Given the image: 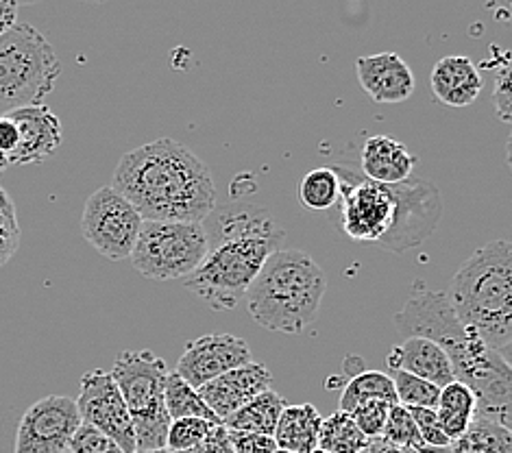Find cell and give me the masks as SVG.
<instances>
[{"label":"cell","instance_id":"6da1fadb","mask_svg":"<svg viewBox=\"0 0 512 453\" xmlns=\"http://www.w3.org/2000/svg\"><path fill=\"white\" fill-rule=\"evenodd\" d=\"M340 199L329 210L334 225L358 242L404 253L428 240L443 218V199L434 183L410 177L382 186L356 170L334 166Z\"/></svg>","mask_w":512,"mask_h":453},{"label":"cell","instance_id":"7a4b0ae2","mask_svg":"<svg viewBox=\"0 0 512 453\" xmlns=\"http://www.w3.org/2000/svg\"><path fill=\"white\" fill-rule=\"evenodd\" d=\"M112 188L153 223H203L216 210L210 168L188 146L153 140L123 155Z\"/></svg>","mask_w":512,"mask_h":453},{"label":"cell","instance_id":"3957f363","mask_svg":"<svg viewBox=\"0 0 512 453\" xmlns=\"http://www.w3.org/2000/svg\"><path fill=\"white\" fill-rule=\"evenodd\" d=\"M395 329L404 338H428L449 358L456 382L471 388L478 399V414L510 430L512 371L510 362L462 325L449 308L445 292L425 290L414 295L395 318Z\"/></svg>","mask_w":512,"mask_h":453},{"label":"cell","instance_id":"277c9868","mask_svg":"<svg viewBox=\"0 0 512 453\" xmlns=\"http://www.w3.org/2000/svg\"><path fill=\"white\" fill-rule=\"evenodd\" d=\"M458 321L506 362L512 358V249L493 240L475 251L445 292Z\"/></svg>","mask_w":512,"mask_h":453},{"label":"cell","instance_id":"5b68a950","mask_svg":"<svg viewBox=\"0 0 512 453\" xmlns=\"http://www.w3.org/2000/svg\"><path fill=\"white\" fill-rule=\"evenodd\" d=\"M325 290V273L308 253L277 249L247 290V310L271 332L301 334L319 316Z\"/></svg>","mask_w":512,"mask_h":453},{"label":"cell","instance_id":"8992f818","mask_svg":"<svg viewBox=\"0 0 512 453\" xmlns=\"http://www.w3.org/2000/svg\"><path fill=\"white\" fill-rule=\"evenodd\" d=\"M62 75L55 48L42 31L16 22L0 35V116L42 105Z\"/></svg>","mask_w":512,"mask_h":453},{"label":"cell","instance_id":"52a82bcc","mask_svg":"<svg viewBox=\"0 0 512 453\" xmlns=\"http://www.w3.org/2000/svg\"><path fill=\"white\" fill-rule=\"evenodd\" d=\"M112 377L131 414L136 451L164 449L170 427L164 403L166 362L149 349H127L114 362Z\"/></svg>","mask_w":512,"mask_h":453},{"label":"cell","instance_id":"ba28073f","mask_svg":"<svg viewBox=\"0 0 512 453\" xmlns=\"http://www.w3.org/2000/svg\"><path fill=\"white\" fill-rule=\"evenodd\" d=\"M277 249L273 242L253 238L216 242L184 284L212 310H234L258 277L266 257Z\"/></svg>","mask_w":512,"mask_h":453},{"label":"cell","instance_id":"9c48e42d","mask_svg":"<svg viewBox=\"0 0 512 453\" xmlns=\"http://www.w3.org/2000/svg\"><path fill=\"white\" fill-rule=\"evenodd\" d=\"M210 251V236L203 223H153L144 220L129 260L155 281L190 277Z\"/></svg>","mask_w":512,"mask_h":453},{"label":"cell","instance_id":"30bf717a","mask_svg":"<svg viewBox=\"0 0 512 453\" xmlns=\"http://www.w3.org/2000/svg\"><path fill=\"white\" fill-rule=\"evenodd\" d=\"M144 218L112 186L96 190L83 207L81 234L88 244L112 262L129 260Z\"/></svg>","mask_w":512,"mask_h":453},{"label":"cell","instance_id":"8fae6325","mask_svg":"<svg viewBox=\"0 0 512 453\" xmlns=\"http://www.w3.org/2000/svg\"><path fill=\"white\" fill-rule=\"evenodd\" d=\"M75 403L83 423L112 438L125 453H136V432H133L131 414L112 373L101 369L85 373Z\"/></svg>","mask_w":512,"mask_h":453},{"label":"cell","instance_id":"7c38bea8","mask_svg":"<svg viewBox=\"0 0 512 453\" xmlns=\"http://www.w3.org/2000/svg\"><path fill=\"white\" fill-rule=\"evenodd\" d=\"M81 423L75 399L48 395L24 412L14 453H66Z\"/></svg>","mask_w":512,"mask_h":453},{"label":"cell","instance_id":"4fadbf2b","mask_svg":"<svg viewBox=\"0 0 512 453\" xmlns=\"http://www.w3.org/2000/svg\"><path fill=\"white\" fill-rule=\"evenodd\" d=\"M249 362H253V355L245 340L234 334H207L188 342L175 373L194 390H199L216 377Z\"/></svg>","mask_w":512,"mask_h":453},{"label":"cell","instance_id":"5bb4252c","mask_svg":"<svg viewBox=\"0 0 512 453\" xmlns=\"http://www.w3.org/2000/svg\"><path fill=\"white\" fill-rule=\"evenodd\" d=\"M18 127V149L7 157L9 166L42 164L64 142L62 122L46 105H31L7 114Z\"/></svg>","mask_w":512,"mask_h":453},{"label":"cell","instance_id":"9a60e30c","mask_svg":"<svg viewBox=\"0 0 512 453\" xmlns=\"http://www.w3.org/2000/svg\"><path fill=\"white\" fill-rule=\"evenodd\" d=\"M273 373L268 366L260 362H249L245 366L229 371L214 382L201 386L197 393L205 401V406L214 412L218 421H225L229 414H234L242 406H247L251 399L271 390Z\"/></svg>","mask_w":512,"mask_h":453},{"label":"cell","instance_id":"2e32d148","mask_svg":"<svg viewBox=\"0 0 512 453\" xmlns=\"http://www.w3.org/2000/svg\"><path fill=\"white\" fill-rule=\"evenodd\" d=\"M356 75L373 103L397 105L414 94V75L397 53H377L356 59Z\"/></svg>","mask_w":512,"mask_h":453},{"label":"cell","instance_id":"e0dca14e","mask_svg":"<svg viewBox=\"0 0 512 453\" xmlns=\"http://www.w3.org/2000/svg\"><path fill=\"white\" fill-rule=\"evenodd\" d=\"M393 371H404L421 377L438 388L456 382L445 351L428 338H406L404 345L395 347L386 358Z\"/></svg>","mask_w":512,"mask_h":453},{"label":"cell","instance_id":"ac0fdd59","mask_svg":"<svg viewBox=\"0 0 512 453\" xmlns=\"http://www.w3.org/2000/svg\"><path fill=\"white\" fill-rule=\"evenodd\" d=\"M478 66L465 55H447L432 70V92L447 107H469L482 92Z\"/></svg>","mask_w":512,"mask_h":453},{"label":"cell","instance_id":"d6986e66","mask_svg":"<svg viewBox=\"0 0 512 453\" xmlns=\"http://www.w3.org/2000/svg\"><path fill=\"white\" fill-rule=\"evenodd\" d=\"M414 164H417V159L408 153L406 146L390 136L369 138L360 153V175L369 181L382 183V186L408 181Z\"/></svg>","mask_w":512,"mask_h":453},{"label":"cell","instance_id":"ffe728a7","mask_svg":"<svg viewBox=\"0 0 512 453\" xmlns=\"http://www.w3.org/2000/svg\"><path fill=\"white\" fill-rule=\"evenodd\" d=\"M216 242L234 240V238H253L273 242L275 247L284 242V229L279 227L271 214H266L260 207L234 205L225 207L216 214Z\"/></svg>","mask_w":512,"mask_h":453},{"label":"cell","instance_id":"44dd1931","mask_svg":"<svg viewBox=\"0 0 512 453\" xmlns=\"http://www.w3.org/2000/svg\"><path fill=\"white\" fill-rule=\"evenodd\" d=\"M323 416L312 403L286 406L275 427V445L290 453H312L319 449V432Z\"/></svg>","mask_w":512,"mask_h":453},{"label":"cell","instance_id":"7402d4cb","mask_svg":"<svg viewBox=\"0 0 512 453\" xmlns=\"http://www.w3.org/2000/svg\"><path fill=\"white\" fill-rule=\"evenodd\" d=\"M475 414H478V399L471 393V388L460 382H451L441 388L436 403V416L449 443H456L469 430Z\"/></svg>","mask_w":512,"mask_h":453},{"label":"cell","instance_id":"603a6c76","mask_svg":"<svg viewBox=\"0 0 512 453\" xmlns=\"http://www.w3.org/2000/svg\"><path fill=\"white\" fill-rule=\"evenodd\" d=\"M284 408H286L284 397L275 393V390H266V393L251 399L247 406H242L234 414H229L223 421V427L231 432L273 436L279 414H282Z\"/></svg>","mask_w":512,"mask_h":453},{"label":"cell","instance_id":"cb8c5ba5","mask_svg":"<svg viewBox=\"0 0 512 453\" xmlns=\"http://www.w3.org/2000/svg\"><path fill=\"white\" fill-rule=\"evenodd\" d=\"M451 453H512V432L484 416H475L469 430L456 443Z\"/></svg>","mask_w":512,"mask_h":453},{"label":"cell","instance_id":"d4e9b609","mask_svg":"<svg viewBox=\"0 0 512 453\" xmlns=\"http://www.w3.org/2000/svg\"><path fill=\"white\" fill-rule=\"evenodd\" d=\"M371 440L364 436L347 412L336 410L321 423L319 449L327 453H364Z\"/></svg>","mask_w":512,"mask_h":453},{"label":"cell","instance_id":"484cf974","mask_svg":"<svg viewBox=\"0 0 512 453\" xmlns=\"http://www.w3.org/2000/svg\"><path fill=\"white\" fill-rule=\"evenodd\" d=\"M371 399L386 401L390 406H395L397 395L390 375L380 371H364L356 377H351L343 390V395H340V412L349 414L353 408L360 406V403Z\"/></svg>","mask_w":512,"mask_h":453},{"label":"cell","instance_id":"4316f807","mask_svg":"<svg viewBox=\"0 0 512 453\" xmlns=\"http://www.w3.org/2000/svg\"><path fill=\"white\" fill-rule=\"evenodd\" d=\"M164 403H166V412L170 416V421L205 419L210 423H221L214 416V412L205 406V401L201 399L197 390H194L190 384H186L177 373H168L166 377Z\"/></svg>","mask_w":512,"mask_h":453},{"label":"cell","instance_id":"83f0119b","mask_svg":"<svg viewBox=\"0 0 512 453\" xmlns=\"http://www.w3.org/2000/svg\"><path fill=\"white\" fill-rule=\"evenodd\" d=\"M340 199V179L332 168H314L299 181V203L310 212H329Z\"/></svg>","mask_w":512,"mask_h":453},{"label":"cell","instance_id":"f1b7e54d","mask_svg":"<svg viewBox=\"0 0 512 453\" xmlns=\"http://www.w3.org/2000/svg\"><path fill=\"white\" fill-rule=\"evenodd\" d=\"M390 379H393L399 406L436 410L441 388L430 384V382H425V379H421V377L404 373V371H393V377Z\"/></svg>","mask_w":512,"mask_h":453},{"label":"cell","instance_id":"f546056e","mask_svg":"<svg viewBox=\"0 0 512 453\" xmlns=\"http://www.w3.org/2000/svg\"><path fill=\"white\" fill-rule=\"evenodd\" d=\"M384 443L395 445V447H410V449H428V445L423 443V438L419 436L417 425H414L412 416L408 412V408L399 406L395 403L393 408L388 412V421L382 432Z\"/></svg>","mask_w":512,"mask_h":453},{"label":"cell","instance_id":"4dcf8cb0","mask_svg":"<svg viewBox=\"0 0 512 453\" xmlns=\"http://www.w3.org/2000/svg\"><path fill=\"white\" fill-rule=\"evenodd\" d=\"M216 425L221 423H210L205 419H177L170 421L168 436H166V449L173 453H184L192 447L203 443L205 436L210 434Z\"/></svg>","mask_w":512,"mask_h":453},{"label":"cell","instance_id":"1f68e13d","mask_svg":"<svg viewBox=\"0 0 512 453\" xmlns=\"http://www.w3.org/2000/svg\"><path fill=\"white\" fill-rule=\"evenodd\" d=\"M20 247V225L16 205L0 188V266H5Z\"/></svg>","mask_w":512,"mask_h":453},{"label":"cell","instance_id":"d6a6232c","mask_svg":"<svg viewBox=\"0 0 512 453\" xmlns=\"http://www.w3.org/2000/svg\"><path fill=\"white\" fill-rule=\"evenodd\" d=\"M390 408L393 406L386 401L371 399V401H364V403H360V406L353 408L349 412V416H351V421L358 425V430L364 436H367L369 440H377V438H382Z\"/></svg>","mask_w":512,"mask_h":453},{"label":"cell","instance_id":"836d02e7","mask_svg":"<svg viewBox=\"0 0 512 453\" xmlns=\"http://www.w3.org/2000/svg\"><path fill=\"white\" fill-rule=\"evenodd\" d=\"M68 451L70 453H125L112 438L105 436L103 432H99L96 427L88 423L79 425L75 436L70 438Z\"/></svg>","mask_w":512,"mask_h":453},{"label":"cell","instance_id":"e575fe53","mask_svg":"<svg viewBox=\"0 0 512 453\" xmlns=\"http://www.w3.org/2000/svg\"><path fill=\"white\" fill-rule=\"evenodd\" d=\"M414 425H417L419 436L423 438V443L434 449H445L451 443L447 440V436L441 430V423H438L436 410L430 408H408Z\"/></svg>","mask_w":512,"mask_h":453},{"label":"cell","instance_id":"d590c367","mask_svg":"<svg viewBox=\"0 0 512 453\" xmlns=\"http://www.w3.org/2000/svg\"><path fill=\"white\" fill-rule=\"evenodd\" d=\"M229 443L234 453H275L277 445L273 436H262V434H247V432H231Z\"/></svg>","mask_w":512,"mask_h":453},{"label":"cell","instance_id":"8d00e7d4","mask_svg":"<svg viewBox=\"0 0 512 453\" xmlns=\"http://www.w3.org/2000/svg\"><path fill=\"white\" fill-rule=\"evenodd\" d=\"M184 453H234L229 443V434L223 425H216L214 430L205 436L203 443H199L197 447H192Z\"/></svg>","mask_w":512,"mask_h":453},{"label":"cell","instance_id":"74e56055","mask_svg":"<svg viewBox=\"0 0 512 453\" xmlns=\"http://www.w3.org/2000/svg\"><path fill=\"white\" fill-rule=\"evenodd\" d=\"M18 127L9 116H0V155L5 159L18 149Z\"/></svg>","mask_w":512,"mask_h":453},{"label":"cell","instance_id":"f35d334b","mask_svg":"<svg viewBox=\"0 0 512 453\" xmlns=\"http://www.w3.org/2000/svg\"><path fill=\"white\" fill-rule=\"evenodd\" d=\"M495 101L499 103V116L504 122L510 120V83H508V68H502V77H499V88L495 92Z\"/></svg>","mask_w":512,"mask_h":453},{"label":"cell","instance_id":"ab89813d","mask_svg":"<svg viewBox=\"0 0 512 453\" xmlns=\"http://www.w3.org/2000/svg\"><path fill=\"white\" fill-rule=\"evenodd\" d=\"M16 18H18V3H11V0H0V35L14 27Z\"/></svg>","mask_w":512,"mask_h":453},{"label":"cell","instance_id":"60d3db41","mask_svg":"<svg viewBox=\"0 0 512 453\" xmlns=\"http://www.w3.org/2000/svg\"><path fill=\"white\" fill-rule=\"evenodd\" d=\"M136 453H173V451H170V449H155V451H136Z\"/></svg>","mask_w":512,"mask_h":453},{"label":"cell","instance_id":"b9f144b4","mask_svg":"<svg viewBox=\"0 0 512 453\" xmlns=\"http://www.w3.org/2000/svg\"><path fill=\"white\" fill-rule=\"evenodd\" d=\"M7 166H9V164H7V159H5L3 155H0V173H3V170H5Z\"/></svg>","mask_w":512,"mask_h":453},{"label":"cell","instance_id":"7bdbcfd3","mask_svg":"<svg viewBox=\"0 0 512 453\" xmlns=\"http://www.w3.org/2000/svg\"><path fill=\"white\" fill-rule=\"evenodd\" d=\"M312 453H327V451H323V449H316V451H312Z\"/></svg>","mask_w":512,"mask_h":453},{"label":"cell","instance_id":"ee69618b","mask_svg":"<svg viewBox=\"0 0 512 453\" xmlns=\"http://www.w3.org/2000/svg\"><path fill=\"white\" fill-rule=\"evenodd\" d=\"M275 453H290V451H284V449H277Z\"/></svg>","mask_w":512,"mask_h":453},{"label":"cell","instance_id":"f6af8a7d","mask_svg":"<svg viewBox=\"0 0 512 453\" xmlns=\"http://www.w3.org/2000/svg\"><path fill=\"white\" fill-rule=\"evenodd\" d=\"M66 453H70V451H66Z\"/></svg>","mask_w":512,"mask_h":453}]
</instances>
